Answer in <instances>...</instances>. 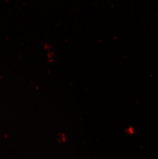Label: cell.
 I'll return each mask as SVG.
<instances>
[{
  "label": "cell",
  "mask_w": 158,
  "mask_h": 159,
  "mask_svg": "<svg viewBox=\"0 0 158 159\" xmlns=\"http://www.w3.org/2000/svg\"><path fill=\"white\" fill-rule=\"evenodd\" d=\"M124 132L127 135H133V134H134L135 130H134V128L133 127V126H129V127L126 128L124 130Z\"/></svg>",
  "instance_id": "obj_1"
}]
</instances>
